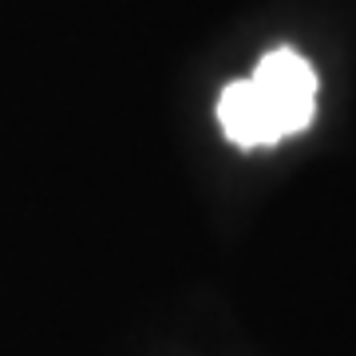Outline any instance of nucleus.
<instances>
[{
	"instance_id": "nucleus-1",
	"label": "nucleus",
	"mask_w": 356,
	"mask_h": 356,
	"mask_svg": "<svg viewBox=\"0 0 356 356\" xmlns=\"http://www.w3.org/2000/svg\"><path fill=\"white\" fill-rule=\"evenodd\" d=\"M250 88L257 95V107L266 115L273 139H289L313 123L317 115V72L301 51L293 48H273L261 56V64L254 67Z\"/></svg>"
},
{
	"instance_id": "nucleus-2",
	"label": "nucleus",
	"mask_w": 356,
	"mask_h": 356,
	"mask_svg": "<svg viewBox=\"0 0 356 356\" xmlns=\"http://www.w3.org/2000/svg\"><path fill=\"white\" fill-rule=\"evenodd\" d=\"M218 123L226 131V139L242 151H254V147H277L273 131H269L266 115L257 107V95L250 88V79H234L226 83V91L218 95Z\"/></svg>"
}]
</instances>
